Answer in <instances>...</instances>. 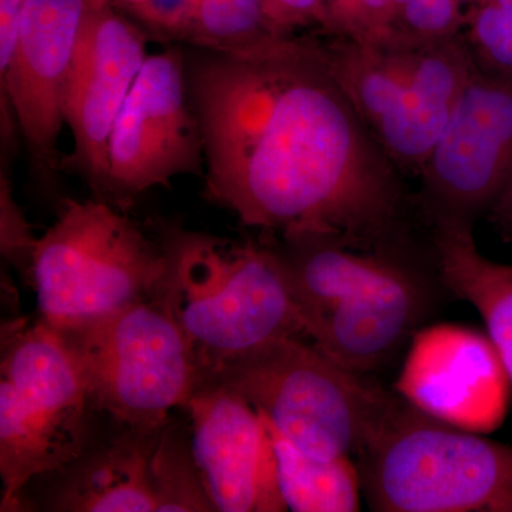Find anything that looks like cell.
<instances>
[{"label":"cell","instance_id":"17","mask_svg":"<svg viewBox=\"0 0 512 512\" xmlns=\"http://www.w3.org/2000/svg\"><path fill=\"white\" fill-rule=\"evenodd\" d=\"M429 221L430 244L444 285L454 299L476 308L512 383V265L495 262L478 249L473 222Z\"/></svg>","mask_w":512,"mask_h":512},{"label":"cell","instance_id":"3","mask_svg":"<svg viewBox=\"0 0 512 512\" xmlns=\"http://www.w3.org/2000/svg\"><path fill=\"white\" fill-rule=\"evenodd\" d=\"M168 269L154 296L190 343L201 382L265 342L303 338L278 248L183 228L161 231Z\"/></svg>","mask_w":512,"mask_h":512},{"label":"cell","instance_id":"12","mask_svg":"<svg viewBox=\"0 0 512 512\" xmlns=\"http://www.w3.org/2000/svg\"><path fill=\"white\" fill-rule=\"evenodd\" d=\"M148 39L120 10L89 2L64 87V124L73 148L62 170L79 175L97 200L109 197L110 134L146 63Z\"/></svg>","mask_w":512,"mask_h":512},{"label":"cell","instance_id":"4","mask_svg":"<svg viewBox=\"0 0 512 512\" xmlns=\"http://www.w3.org/2000/svg\"><path fill=\"white\" fill-rule=\"evenodd\" d=\"M316 35L330 72L390 163L419 178L474 69L463 36Z\"/></svg>","mask_w":512,"mask_h":512},{"label":"cell","instance_id":"19","mask_svg":"<svg viewBox=\"0 0 512 512\" xmlns=\"http://www.w3.org/2000/svg\"><path fill=\"white\" fill-rule=\"evenodd\" d=\"M156 512L215 511L195 463L191 441L173 420L160 431L150 461Z\"/></svg>","mask_w":512,"mask_h":512},{"label":"cell","instance_id":"29","mask_svg":"<svg viewBox=\"0 0 512 512\" xmlns=\"http://www.w3.org/2000/svg\"><path fill=\"white\" fill-rule=\"evenodd\" d=\"M329 16L328 35H342L348 20L352 0H325Z\"/></svg>","mask_w":512,"mask_h":512},{"label":"cell","instance_id":"14","mask_svg":"<svg viewBox=\"0 0 512 512\" xmlns=\"http://www.w3.org/2000/svg\"><path fill=\"white\" fill-rule=\"evenodd\" d=\"M191 450L214 510L288 511L274 444L261 414L224 384L205 380L185 406Z\"/></svg>","mask_w":512,"mask_h":512},{"label":"cell","instance_id":"13","mask_svg":"<svg viewBox=\"0 0 512 512\" xmlns=\"http://www.w3.org/2000/svg\"><path fill=\"white\" fill-rule=\"evenodd\" d=\"M87 9L89 0H26L15 49L0 70V100L15 111L33 178L47 191L63 173L64 87Z\"/></svg>","mask_w":512,"mask_h":512},{"label":"cell","instance_id":"31","mask_svg":"<svg viewBox=\"0 0 512 512\" xmlns=\"http://www.w3.org/2000/svg\"><path fill=\"white\" fill-rule=\"evenodd\" d=\"M406 2V0H392V15L394 12V9L399 8L402 3Z\"/></svg>","mask_w":512,"mask_h":512},{"label":"cell","instance_id":"9","mask_svg":"<svg viewBox=\"0 0 512 512\" xmlns=\"http://www.w3.org/2000/svg\"><path fill=\"white\" fill-rule=\"evenodd\" d=\"M60 333L82 367L94 406L120 426L161 429L200 387L190 343L157 299Z\"/></svg>","mask_w":512,"mask_h":512},{"label":"cell","instance_id":"11","mask_svg":"<svg viewBox=\"0 0 512 512\" xmlns=\"http://www.w3.org/2000/svg\"><path fill=\"white\" fill-rule=\"evenodd\" d=\"M512 177V76L474 63L443 134L419 175L429 220L473 222Z\"/></svg>","mask_w":512,"mask_h":512},{"label":"cell","instance_id":"23","mask_svg":"<svg viewBox=\"0 0 512 512\" xmlns=\"http://www.w3.org/2000/svg\"><path fill=\"white\" fill-rule=\"evenodd\" d=\"M36 242L25 212L13 197L10 163L0 158V248L3 258L29 279Z\"/></svg>","mask_w":512,"mask_h":512},{"label":"cell","instance_id":"7","mask_svg":"<svg viewBox=\"0 0 512 512\" xmlns=\"http://www.w3.org/2000/svg\"><path fill=\"white\" fill-rule=\"evenodd\" d=\"M92 394L62 333L42 320L2 329L0 511L22 510L23 490L82 456L92 434Z\"/></svg>","mask_w":512,"mask_h":512},{"label":"cell","instance_id":"27","mask_svg":"<svg viewBox=\"0 0 512 512\" xmlns=\"http://www.w3.org/2000/svg\"><path fill=\"white\" fill-rule=\"evenodd\" d=\"M26 0H0V70L8 66Z\"/></svg>","mask_w":512,"mask_h":512},{"label":"cell","instance_id":"18","mask_svg":"<svg viewBox=\"0 0 512 512\" xmlns=\"http://www.w3.org/2000/svg\"><path fill=\"white\" fill-rule=\"evenodd\" d=\"M264 419V417H262ZM265 421L274 444L279 490L293 512H356L362 478L350 456L316 458L298 450Z\"/></svg>","mask_w":512,"mask_h":512},{"label":"cell","instance_id":"6","mask_svg":"<svg viewBox=\"0 0 512 512\" xmlns=\"http://www.w3.org/2000/svg\"><path fill=\"white\" fill-rule=\"evenodd\" d=\"M205 380L234 390L285 440L325 460L357 456L397 397L299 336L269 340Z\"/></svg>","mask_w":512,"mask_h":512},{"label":"cell","instance_id":"8","mask_svg":"<svg viewBox=\"0 0 512 512\" xmlns=\"http://www.w3.org/2000/svg\"><path fill=\"white\" fill-rule=\"evenodd\" d=\"M168 256L123 210L103 200L62 202L59 217L37 238L30 284L42 322L67 332L153 299Z\"/></svg>","mask_w":512,"mask_h":512},{"label":"cell","instance_id":"1","mask_svg":"<svg viewBox=\"0 0 512 512\" xmlns=\"http://www.w3.org/2000/svg\"><path fill=\"white\" fill-rule=\"evenodd\" d=\"M205 150L202 197L284 241L406 234L400 173L359 119L316 33L245 52L185 46Z\"/></svg>","mask_w":512,"mask_h":512},{"label":"cell","instance_id":"10","mask_svg":"<svg viewBox=\"0 0 512 512\" xmlns=\"http://www.w3.org/2000/svg\"><path fill=\"white\" fill-rule=\"evenodd\" d=\"M205 174L204 138L188 89L184 45L148 55L109 140V197L126 210L138 195Z\"/></svg>","mask_w":512,"mask_h":512},{"label":"cell","instance_id":"2","mask_svg":"<svg viewBox=\"0 0 512 512\" xmlns=\"http://www.w3.org/2000/svg\"><path fill=\"white\" fill-rule=\"evenodd\" d=\"M303 338L353 372H375L412 343L447 299L431 244L409 234L373 245L316 237L285 241Z\"/></svg>","mask_w":512,"mask_h":512},{"label":"cell","instance_id":"20","mask_svg":"<svg viewBox=\"0 0 512 512\" xmlns=\"http://www.w3.org/2000/svg\"><path fill=\"white\" fill-rule=\"evenodd\" d=\"M279 35L266 16L264 0H200L184 46L237 53Z\"/></svg>","mask_w":512,"mask_h":512},{"label":"cell","instance_id":"21","mask_svg":"<svg viewBox=\"0 0 512 512\" xmlns=\"http://www.w3.org/2000/svg\"><path fill=\"white\" fill-rule=\"evenodd\" d=\"M461 36L478 67L512 76V0H470Z\"/></svg>","mask_w":512,"mask_h":512},{"label":"cell","instance_id":"15","mask_svg":"<svg viewBox=\"0 0 512 512\" xmlns=\"http://www.w3.org/2000/svg\"><path fill=\"white\" fill-rule=\"evenodd\" d=\"M410 348L396 386L404 399L471 431L503 416L507 375L490 339L461 326H434L421 329Z\"/></svg>","mask_w":512,"mask_h":512},{"label":"cell","instance_id":"5","mask_svg":"<svg viewBox=\"0 0 512 512\" xmlns=\"http://www.w3.org/2000/svg\"><path fill=\"white\" fill-rule=\"evenodd\" d=\"M377 512H512V446L437 419L397 393L357 454Z\"/></svg>","mask_w":512,"mask_h":512},{"label":"cell","instance_id":"16","mask_svg":"<svg viewBox=\"0 0 512 512\" xmlns=\"http://www.w3.org/2000/svg\"><path fill=\"white\" fill-rule=\"evenodd\" d=\"M161 429L123 426L117 436L92 443L69 467L47 508L64 512H156L150 461Z\"/></svg>","mask_w":512,"mask_h":512},{"label":"cell","instance_id":"25","mask_svg":"<svg viewBox=\"0 0 512 512\" xmlns=\"http://www.w3.org/2000/svg\"><path fill=\"white\" fill-rule=\"evenodd\" d=\"M266 16L282 35L329 33V16L325 0H264Z\"/></svg>","mask_w":512,"mask_h":512},{"label":"cell","instance_id":"30","mask_svg":"<svg viewBox=\"0 0 512 512\" xmlns=\"http://www.w3.org/2000/svg\"><path fill=\"white\" fill-rule=\"evenodd\" d=\"M94 5H109L111 8L120 10V12H126L131 6L136 5L138 0H89Z\"/></svg>","mask_w":512,"mask_h":512},{"label":"cell","instance_id":"28","mask_svg":"<svg viewBox=\"0 0 512 512\" xmlns=\"http://www.w3.org/2000/svg\"><path fill=\"white\" fill-rule=\"evenodd\" d=\"M487 214L500 235L512 242V177Z\"/></svg>","mask_w":512,"mask_h":512},{"label":"cell","instance_id":"22","mask_svg":"<svg viewBox=\"0 0 512 512\" xmlns=\"http://www.w3.org/2000/svg\"><path fill=\"white\" fill-rule=\"evenodd\" d=\"M468 2L470 0H406L394 9L387 33L419 42L460 36Z\"/></svg>","mask_w":512,"mask_h":512},{"label":"cell","instance_id":"24","mask_svg":"<svg viewBox=\"0 0 512 512\" xmlns=\"http://www.w3.org/2000/svg\"><path fill=\"white\" fill-rule=\"evenodd\" d=\"M200 0H138L124 12L146 32L165 45H185Z\"/></svg>","mask_w":512,"mask_h":512},{"label":"cell","instance_id":"26","mask_svg":"<svg viewBox=\"0 0 512 512\" xmlns=\"http://www.w3.org/2000/svg\"><path fill=\"white\" fill-rule=\"evenodd\" d=\"M392 0H352L342 35L349 37L382 36L389 32Z\"/></svg>","mask_w":512,"mask_h":512}]
</instances>
